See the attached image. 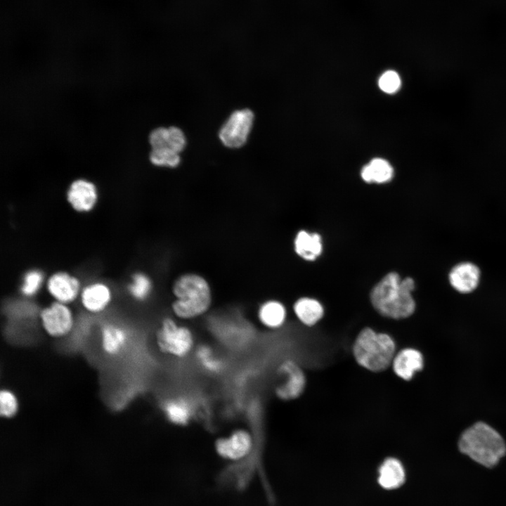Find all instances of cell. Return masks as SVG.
I'll return each instance as SVG.
<instances>
[{
  "label": "cell",
  "instance_id": "cell-1",
  "mask_svg": "<svg viewBox=\"0 0 506 506\" xmlns=\"http://www.w3.org/2000/svg\"><path fill=\"white\" fill-rule=\"evenodd\" d=\"M415 281L408 277L403 280L396 273L387 274L372 290L370 300L381 315L395 319L410 316L415 309L412 296Z\"/></svg>",
  "mask_w": 506,
  "mask_h": 506
},
{
  "label": "cell",
  "instance_id": "cell-2",
  "mask_svg": "<svg viewBox=\"0 0 506 506\" xmlns=\"http://www.w3.org/2000/svg\"><path fill=\"white\" fill-rule=\"evenodd\" d=\"M460 451L486 467H493L506 453V444L500 434L488 424L479 422L462 432Z\"/></svg>",
  "mask_w": 506,
  "mask_h": 506
},
{
  "label": "cell",
  "instance_id": "cell-3",
  "mask_svg": "<svg viewBox=\"0 0 506 506\" xmlns=\"http://www.w3.org/2000/svg\"><path fill=\"white\" fill-rule=\"evenodd\" d=\"M175 300L171 309L182 320L195 318L205 314L212 304V292L202 276L193 273L179 277L172 287Z\"/></svg>",
  "mask_w": 506,
  "mask_h": 506
},
{
  "label": "cell",
  "instance_id": "cell-4",
  "mask_svg": "<svg viewBox=\"0 0 506 506\" xmlns=\"http://www.w3.org/2000/svg\"><path fill=\"white\" fill-rule=\"evenodd\" d=\"M395 352L396 343L391 336L370 327L359 332L353 346L356 362L373 372L383 371L391 365Z\"/></svg>",
  "mask_w": 506,
  "mask_h": 506
},
{
  "label": "cell",
  "instance_id": "cell-5",
  "mask_svg": "<svg viewBox=\"0 0 506 506\" xmlns=\"http://www.w3.org/2000/svg\"><path fill=\"white\" fill-rule=\"evenodd\" d=\"M148 141L151 147L149 160L153 165L174 168L180 164V153L186 144L181 129L176 126L158 127L150 133Z\"/></svg>",
  "mask_w": 506,
  "mask_h": 506
},
{
  "label": "cell",
  "instance_id": "cell-6",
  "mask_svg": "<svg viewBox=\"0 0 506 506\" xmlns=\"http://www.w3.org/2000/svg\"><path fill=\"white\" fill-rule=\"evenodd\" d=\"M155 343L160 352L177 359L188 357L196 347L191 330L171 317L162 320L156 331Z\"/></svg>",
  "mask_w": 506,
  "mask_h": 506
},
{
  "label": "cell",
  "instance_id": "cell-7",
  "mask_svg": "<svg viewBox=\"0 0 506 506\" xmlns=\"http://www.w3.org/2000/svg\"><path fill=\"white\" fill-rule=\"evenodd\" d=\"M255 440L247 429L239 427L226 436L219 437L214 442V449L222 458L235 462L247 460L252 457Z\"/></svg>",
  "mask_w": 506,
  "mask_h": 506
},
{
  "label": "cell",
  "instance_id": "cell-8",
  "mask_svg": "<svg viewBox=\"0 0 506 506\" xmlns=\"http://www.w3.org/2000/svg\"><path fill=\"white\" fill-rule=\"evenodd\" d=\"M39 315L44 331L51 337H65L74 326V315L68 304L53 301L43 307Z\"/></svg>",
  "mask_w": 506,
  "mask_h": 506
},
{
  "label": "cell",
  "instance_id": "cell-9",
  "mask_svg": "<svg viewBox=\"0 0 506 506\" xmlns=\"http://www.w3.org/2000/svg\"><path fill=\"white\" fill-rule=\"evenodd\" d=\"M254 122V114L247 108L233 112L220 129L219 136L226 147L238 148L247 141Z\"/></svg>",
  "mask_w": 506,
  "mask_h": 506
},
{
  "label": "cell",
  "instance_id": "cell-10",
  "mask_svg": "<svg viewBox=\"0 0 506 506\" xmlns=\"http://www.w3.org/2000/svg\"><path fill=\"white\" fill-rule=\"evenodd\" d=\"M82 287L77 275L60 270L46 278L44 287L53 301L70 305L79 299Z\"/></svg>",
  "mask_w": 506,
  "mask_h": 506
},
{
  "label": "cell",
  "instance_id": "cell-11",
  "mask_svg": "<svg viewBox=\"0 0 506 506\" xmlns=\"http://www.w3.org/2000/svg\"><path fill=\"white\" fill-rule=\"evenodd\" d=\"M112 287L105 281L93 280L83 285L79 301L83 309L97 315L108 309L113 300Z\"/></svg>",
  "mask_w": 506,
  "mask_h": 506
},
{
  "label": "cell",
  "instance_id": "cell-12",
  "mask_svg": "<svg viewBox=\"0 0 506 506\" xmlns=\"http://www.w3.org/2000/svg\"><path fill=\"white\" fill-rule=\"evenodd\" d=\"M278 372L284 380L275 387L276 396L284 401L298 398L306 385V377L299 365L292 360H285L278 366Z\"/></svg>",
  "mask_w": 506,
  "mask_h": 506
},
{
  "label": "cell",
  "instance_id": "cell-13",
  "mask_svg": "<svg viewBox=\"0 0 506 506\" xmlns=\"http://www.w3.org/2000/svg\"><path fill=\"white\" fill-rule=\"evenodd\" d=\"M98 191L91 181L78 179L73 181L67 188L66 200L70 207L77 213L89 214L96 207Z\"/></svg>",
  "mask_w": 506,
  "mask_h": 506
},
{
  "label": "cell",
  "instance_id": "cell-14",
  "mask_svg": "<svg viewBox=\"0 0 506 506\" xmlns=\"http://www.w3.org/2000/svg\"><path fill=\"white\" fill-rule=\"evenodd\" d=\"M130 332L123 324L108 321L100 329L102 351L110 357H117L127 348L130 342Z\"/></svg>",
  "mask_w": 506,
  "mask_h": 506
},
{
  "label": "cell",
  "instance_id": "cell-15",
  "mask_svg": "<svg viewBox=\"0 0 506 506\" xmlns=\"http://www.w3.org/2000/svg\"><path fill=\"white\" fill-rule=\"evenodd\" d=\"M480 278V268L470 261H462L455 264L448 273L450 286L462 294L474 291L479 284Z\"/></svg>",
  "mask_w": 506,
  "mask_h": 506
},
{
  "label": "cell",
  "instance_id": "cell-16",
  "mask_svg": "<svg viewBox=\"0 0 506 506\" xmlns=\"http://www.w3.org/2000/svg\"><path fill=\"white\" fill-rule=\"evenodd\" d=\"M162 410L167 421L178 427L188 425L195 414L191 400L181 395L166 398L162 403Z\"/></svg>",
  "mask_w": 506,
  "mask_h": 506
},
{
  "label": "cell",
  "instance_id": "cell-17",
  "mask_svg": "<svg viewBox=\"0 0 506 506\" xmlns=\"http://www.w3.org/2000/svg\"><path fill=\"white\" fill-rule=\"evenodd\" d=\"M395 374L404 380H410L424 365L422 354L413 348H406L397 353L392 361Z\"/></svg>",
  "mask_w": 506,
  "mask_h": 506
},
{
  "label": "cell",
  "instance_id": "cell-18",
  "mask_svg": "<svg viewBox=\"0 0 506 506\" xmlns=\"http://www.w3.org/2000/svg\"><path fill=\"white\" fill-rule=\"evenodd\" d=\"M378 482L385 489H395L403 484L406 479L404 467L400 460L387 458L379 468Z\"/></svg>",
  "mask_w": 506,
  "mask_h": 506
},
{
  "label": "cell",
  "instance_id": "cell-19",
  "mask_svg": "<svg viewBox=\"0 0 506 506\" xmlns=\"http://www.w3.org/2000/svg\"><path fill=\"white\" fill-rule=\"evenodd\" d=\"M259 323L269 329L281 327L286 319L285 306L275 300H268L260 305L257 311Z\"/></svg>",
  "mask_w": 506,
  "mask_h": 506
},
{
  "label": "cell",
  "instance_id": "cell-20",
  "mask_svg": "<svg viewBox=\"0 0 506 506\" xmlns=\"http://www.w3.org/2000/svg\"><path fill=\"white\" fill-rule=\"evenodd\" d=\"M294 250L299 257L306 260L316 259L322 252L320 236L305 231H299L294 239Z\"/></svg>",
  "mask_w": 506,
  "mask_h": 506
},
{
  "label": "cell",
  "instance_id": "cell-21",
  "mask_svg": "<svg viewBox=\"0 0 506 506\" xmlns=\"http://www.w3.org/2000/svg\"><path fill=\"white\" fill-rule=\"evenodd\" d=\"M193 353L197 363L203 371L211 375H218L223 371L224 361L210 345L200 344L195 347Z\"/></svg>",
  "mask_w": 506,
  "mask_h": 506
},
{
  "label": "cell",
  "instance_id": "cell-22",
  "mask_svg": "<svg viewBox=\"0 0 506 506\" xmlns=\"http://www.w3.org/2000/svg\"><path fill=\"white\" fill-rule=\"evenodd\" d=\"M294 311L298 319L304 325L311 326L323 316V308L316 299L301 298L294 305Z\"/></svg>",
  "mask_w": 506,
  "mask_h": 506
},
{
  "label": "cell",
  "instance_id": "cell-23",
  "mask_svg": "<svg viewBox=\"0 0 506 506\" xmlns=\"http://www.w3.org/2000/svg\"><path fill=\"white\" fill-rule=\"evenodd\" d=\"M126 290L129 297L134 300L143 302L149 298L152 293V280L146 273L142 271H136L130 276Z\"/></svg>",
  "mask_w": 506,
  "mask_h": 506
},
{
  "label": "cell",
  "instance_id": "cell-24",
  "mask_svg": "<svg viewBox=\"0 0 506 506\" xmlns=\"http://www.w3.org/2000/svg\"><path fill=\"white\" fill-rule=\"evenodd\" d=\"M46 277L44 272L32 268L27 270L22 275L19 292L24 298H33L45 287Z\"/></svg>",
  "mask_w": 506,
  "mask_h": 506
},
{
  "label": "cell",
  "instance_id": "cell-25",
  "mask_svg": "<svg viewBox=\"0 0 506 506\" xmlns=\"http://www.w3.org/2000/svg\"><path fill=\"white\" fill-rule=\"evenodd\" d=\"M392 176L391 166L388 162L380 158L372 160L361 171L363 179L368 183H384L389 181Z\"/></svg>",
  "mask_w": 506,
  "mask_h": 506
},
{
  "label": "cell",
  "instance_id": "cell-26",
  "mask_svg": "<svg viewBox=\"0 0 506 506\" xmlns=\"http://www.w3.org/2000/svg\"><path fill=\"white\" fill-rule=\"evenodd\" d=\"M19 403L15 394L8 389H3L0 392L1 416L11 419L17 415Z\"/></svg>",
  "mask_w": 506,
  "mask_h": 506
},
{
  "label": "cell",
  "instance_id": "cell-27",
  "mask_svg": "<svg viewBox=\"0 0 506 506\" xmlns=\"http://www.w3.org/2000/svg\"><path fill=\"white\" fill-rule=\"evenodd\" d=\"M400 86L401 79L398 74L393 70L385 72L379 79V88L388 93L396 92Z\"/></svg>",
  "mask_w": 506,
  "mask_h": 506
}]
</instances>
